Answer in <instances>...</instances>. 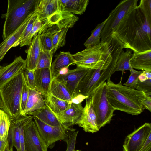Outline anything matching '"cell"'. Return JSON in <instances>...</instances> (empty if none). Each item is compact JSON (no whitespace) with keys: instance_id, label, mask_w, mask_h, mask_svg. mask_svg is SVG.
I'll return each mask as SVG.
<instances>
[{"instance_id":"obj_1","label":"cell","mask_w":151,"mask_h":151,"mask_svg":"<svg viewBox=\"0 0 151 151\" xmlns=\"http://www.w3.org/2000/svg\"><path fill=\"white\" fill-rule=\"evenodd\" d=\"M113 34L123 48L136 52L151 50V24L137 7L124 17Z\"/></svg>"},{"instance_id":"obj_2","label":"cell","mask_w":151,"mask_h":151,"mask_svg":"<svg viewBox=\"0 0 151 151\" xmlns=\"http://www.w3.org/2000/svg\"><path fill=\"white\" fill-rule=\"evenodd\" d=\"M107 96L109 102L114 110H118L132 115L140 114L144 110L142 102L145 94L135 89L123 85L121 80L118 83L107 79Z\"/></svg>"},{"instance_id":"obj_3","label":"cell","mask_w":151,"mask_h":151,"mask_svg":"<svg viewBox=\"0 0 151 151\" xmlns=\"http://www.w3.org/2000/svg\"><path fill=\"white\" fill-rule=\"evenodd\" d=\"M40 0H8L2 37L3 40L13 34L37 7Z\"/></svg>"},{"instance_id":"obj_4","label":"cell","mask_w":151,"mask_h":151,"mask_svg":"<svg viewBox=\"0 0 151 151\" xmlns=\"http://www.w3.org/2000/svg\"><path fill=\"white\" fill-rule=\"evenodd\" d=\"M23 71L0 88L4 111L12 118H16L21 115V102L24 76Z\"/></svg>"},{"instance_id":"obj_5","label":"cell","mask_w":151,"mask_h":151,"mask_svg":"<svg viewBox=\"0 0 151 151\" xmlns=\"http://www.w3.org/2000/svg\"><path fill=\"white\" fill-rule=\"evenodd\" d=\"M77 67L96 69L102 64L111 62L112 58L110 48L106 42L72 54Z\"/></svg>"},{"instance_id":"obj_6","label":"cell","mask_w":151,"mask_h":151,"mask_svg":"<svg viewBox=\"0 0 151 151\" xmlns=\"http://www.w3.org/2000/svg\"><path fill=\"white\" fill-rule=\"evenodd\" d=\"M111 62L102 64L97 69H89L80 82L73 96L80 94L88 98L100 85L111 78L114 73L109 67Z\"/></svg>"},{"instance_id":"obj_7","label":"cell","mask_w":151,"mask_h":151,"mask_svg":"<svg viewBox=\"0 0 151 151\" xmlns=\"http://www.w3.org/2000/svg\"><path fill=\"white\" fill-rule=\"evenodd\" d=\"M107 88L106 82L105 81L96 88L91 95L92 106L95 114L99 129L110 123L115 111L109 102Z\"/></svg>"},{"instance_id":"obj_8","label":"cell","mask_w":151,"mask_h":151,"mask_svg":"<svg viewBox=\"0 0 151 151\" xmlns=\"http://www.w3.org/2000/svg\"><path fill=\"white\" fill-rule=\"evenodd\" d=\"M138 0L121 1L114 9L107 18V19L100 35L101 42H105L111 36L124 17L137 6Z\"/></svg>"},{"instance_id":"obj_9","label":"cell","mask_w":151,"mask_h":151,"mask_svg":"<svg viewBox=\"0 0 151 151\" xmlns=\"http://www.w3.org/2000/svg\"><path fill=\"white\" fill-rule=\"evenodd\" d=\"M33 119L41 137L48 147L59 140L66 142L70 136L76 131V129L72 127L50 126L34 117Z\"/></svg>"},{"instance_id":"obj_10","label":"cell","mask_w":151,"mask_h":151,"mask_svg":"<svg viewBox=\"0 0 151 151\" xmlns=\"http://www.w3.org/2000/svg\"><path fill=\"white\" fill-rule=\"evenodd\" d=\"M150 134L151 124L145 123L127 136L123 145V151H141Z\"/></svg>"},{"instance_id":"obj_11","label":"cell","mask_w":151,"mask_h":151,"mask_svg":"<svg viewBox=\"0 0 151 151\" xmlns=\"http://www.w3.org/2000/svg\"><path fill=\"white\" fill-rule=\"evenodd\" d=\"M25 151H47L48 147L41 137L33 120L24 128Z\"/></svg>"},{"instance_id":"obj_12","label":"cell","mask_w":151,"mask_h":151,"mask_svg":"<svg viewBox=\"0 0 151 151\" xmlns=\"http://www.w3.org/2000/svg\"><path fill=\"white\" fill-rule=\"evenodd\" d=\"M86 100V103L81 114L75 124L83 128L86 132L93 133L98 132L99 129L97 125L95 114L92 106L91 96L90 95Z\"/></svg>"},{"instance_id":"obj_13","label":"cell","mask_w":151,"mask_h":151,"mask_svg":"<svg viewBox=\"0 0 151 151\" xmlns=\"http://www.w3.org/2000/svg\"><path fill=\"white\" fill-rule=\"evenodd\" d=\"M89 69L77 67L69 70L67 73L58 76L56 79L60 81L73 97L80 82Z\"/></svg>"},{"instance_id":"obj_14","label":"cell","mask_w":151,"mask_h":151,"mask_svg":"<svg viewBox=\"0 0 151 151\" xmlns=\"http://www.w3.org/2000/svg\"><path fill=\"white\" fill-rule=\"evenodd\" d=\"M26 68V60L21 56L16 57L11 63L3 67L0 71V88Z\"/></svg>"},{"instance_id":"obj_15","label":"cell","mask_w":151,"mask_h":151,"mask_svg":"<svg viewBox=\"0 0 151 151\" xmlns=\"http://www.w3.org/2000/svg\"><path fill=\"white\" fill-rule=\"evenodd\" d=\"M32 119L33 117L28 115H21L16 118H11L7 138L10 148H13L14 146L17 151H21L19 135L21 126L25 122Z\"/></svg>"},{"instance_id":"obj_16","label":"cell","mask_w":151,"mask_h":151,"mask_svg":"<svg viewBox=\"0 0 151 151\" xmlns=\"http://www.w3.org/2000/svg\"><path fill=\"white\" fill-rule=\"evenodd\" d=\"M83 108L81 103H71L70 106L63 112L54 113L62 124L67 127H72L80 117Z\"/></svg>"},{"instance_id":"obj_17","label":"cell","mask_w":151,"mask_h":151,"mask_svg":"<svg viewBox=\"0 0 151 151\" xmlns=\"http://www.w3.org/2000/svg\"><path fill=\"white\" fill-rule=\"evenodd\" d=\"M35 76V89L41 93L44 97L50 94L52 80L50 68L36 69Z\"/></svg>"},{"instance_id":"obj_18","label":"cell","mask_w":151,"mask_h":151,"mask_svg":"<svg viewBox=\"0 0 151 151\" xmlns=\"http://www.w3.org/2000/svg\"><path fill=\"white\" fill-rule=\"evenodd\" d=\"M37 17L43 23L61 11L60 0H40Z\"/></svg>"},{"instance_id":"obj_19","label":"cell","mask_w":151,"mask_h":151,"mask_svg":"<svg viewBox=\"0 0 151 151\" xmlns=\"http://www.w3.org/2000/svg\"><path fill=\"white\" fill-rule=\"evenodd\" d=\"M40 34L38 33L32 39L26 52V68L29 70H35L41 50Z\"/></svg>"},{"instance_id":"obj_20","label":"cell","mask_w":151,"mask_h":151,"mask_svg":"<svg viewBox=\"0 0 151 151\" xmlns=\"http://www.w3.org/2000/svg\"><path fill=\"white\" fill-rule=\"evenodd\" d=\"M34 10L29 14L23 23L15 32L0 43V62L2 60L8 51L13 47L14 43L20 38Z\"/></svg>"},{"instance_id":"obj_21","label":"cell","mask_w":151,"mask_h":151,"mask_svg":"<svg viewBox=\"0 0 151 151\" xmlns=\"http://www.w3.org/2000/svg\"><path fill=\"white\" fill-rule=\"evenodd\" d=\"M75 63L76 61L69 52H60L51 64L50 69L52 79L58 77L61 70L68 68L70 65Z\"/></svg>"},{"instance_id":"obj_22","label":"cell","mask_w":151,"mask_h":151,"mask_svg":"<svg viewBox=\"0 0 151 151\" xmlns=\"http://www.w3.org/2000/svg\"><path fill=\"white\" fill-rule=\"evenodd\" d=\"M46 106L44 97L36 89L29 88V94L24 110L21 115H26L30 113L44 108Z\"/></svg>"},{"instance_id":"obj_23","label":"cell","mask_w":151,"mask_h":151,"mask_svg":"<svg viewBox=\"0 0 151 151\" xmlns=\"http://www.w3.org/2000/svg\"><path fill=\"white\" fill-rule=\"evenodd\" d=\"M130 64L134 69L151 71V50L134 52L130 60Z\"/></svg>"},{"instance_id":"obj_24","label":"cell","mask_w":151,"mask_h":151,"mask_svg":"<svg viewBox=\"0 0 151 151\" xmlns=\"http://www.w3.org/2000/svg\"><path fill=\"white\" fill-rule=\"evenodd\" d=\"M27 115L36 118L50 126L67 127L59 122L54 113L46 105L44 108L29 113Z\"/></svg>"},{"instance_id":"obj_25","label":"cell","mask_w":151,"mask_h":151,"mask_svg":"<svg viewBox=\"0 0 151 151\" xmlns=\"http://www.w3.org/2000/svg\"><path fill=\"white\" fill-rule=\"evenodd\" d=\"M62 11L81 15L86 10L89 0H60Z\"/></svg>"},{"instance_id":"obj_26","label":"cell","mask_w":151,"mask_h":151,"mask_svg":"<svg viewBox=\"0 0 151 151\" xmlns=\"http://www.w3.org/2000/svg\"><path fill=\"white\" fill-rule=\"evenodd\" d=\"M50 92L56 98L71 103V95L63 84L56 78L52 79Z\"/></svg>"},{"instance_id":"obj_27","label":"cell","mask_w":151,"mask_h":151,"mask_svg":"<svg viewBox=\"0 0 151 151\" xmlns=\"http://www.w3.org/2000/svg\"><path fill=\"white\" fill-rule=\"evenodd\" d=\"M46 105L55 114L60 113L68 108L71 103L60 99L50 94L45 97Z\"/></svg>"},{"instance_id":"obj_28","label":"cell","mask_w":151,"mask_h":151,"mask_svg":"<svg viewBox=\"0 0 151 151\" xmlns=\"http://www.w3.org/2000/svg\"><path fill=\"white\" fill-rule=\"evenodd\" d=\"M69 28L67 27L60 29L53 27L49 28V30L52 34V52L53 53H55L58 49L65 45L66 35Z\"/></svg>"},{"instance_id":"obj_29","label":"cell","mask_w":151,"mask_h":151,"mask_svg":"<svg viewBox=\"0 0 151 151\" xmlns=\"http://www.w3.org/2000/svg\"><path fill=\"white\" fill-rule=\"evenodd\" d=\"M132 50L127 49L124 52L123 50L117 59L115 69V72L118 71L124 72L130 71L132 68L130 65V60L132 55Z\"/></svg>"},{"instance_id":"obj_30","label":"cell","mask_w":151,"mask_h":151,"mask_svg":"<svg viewBox=\"0 0 151 151\" xmlns=\"http://www.w3.org/2000/svg\"><path fill=\"white\" fill-rule=\"evenodd\" d=\"M107 19V18L101 23L98 24L92 31L91 35L84 44L86 48L96 45L101 42V34Z\"/></svg>"},{"instance_id":"obj_31","label":"cell","mask_w":151,"mask_h":151,"mask_svg":"<svg viewBox=\"0 0 151 151\" xmlns=\"http://www.w3.org/2000/svg\"><path fill=\"white\" fill-rule=\"evenodd\" d=\"M11 118L3 110H0V140L7 141Z\"/></svg>"},{"instance_id":"obj_32","label":"cell","mask_w":151,"mask_h":151,"mask_svg":"<svg viewBox=\"0 0 151 151\" xmlns=\"http://www.w3.org/2000/svg\"><path fill=\"white\" fill-rule=\"evenodd\" d=\"M53 54L52 52L45 51L41 47L36 69L50 68Z\"/></svg>"},{"instance_id":"obj_33","label":"cell","mask_w":151,"mask_h":151,"mask_svg":"<svg viewBox=\"0 0 151 151\" xmlns=\"http://www.w3.org/2000/svg\"><path fill=\"white\" fill-rule=\"evenodd\" d=\"M38 13V10L37 6L34 11L30 19L21 35L20 38L19 40L14 43L13 47H15L19 45V44L23 42L27 37L32 30L34 22L37 18Z\"/></svg>"},{"instance_id":"obj_34","label":"cell","mask_w":151,"mask_h":151,"mask_svg":"<svg viewBox=\"0 0 151 151\" xmlns=\"http://www.w3.org/2000/svg\"><path fill=\"white\" fill-rule=\"evenodd\" d=\"M52 35L51 32L46 29L44 32L40 34V37L42 48L45 51L52 52Z\"/></svg>"},{"instance_id":"obj_35","label":"cell","mask_w":151,"mask_h":151,"mask_svg":"<svg viewBox=\"0 0 151 151\" xmlns=\"http://www.w3.org/2000/svg\"><path fill=\"white\" fill-rule=\"evenodd\" d=\"M42 26V23L37 17L34 22L32 30L24 40L19 44L20 47L29 45L32 42V38L38 33Z\"/></svg>"},{"instance_id":"obj_36","label":"cell","mask_w":151,"mask_h":151,"mask_svg":"<svg viewBox=\"0 0 151 151\" xmlns=\"http://www.w3.org/2000/svg\"><path fill=\"white\" fill-rule=\"evenodd\" d=\"M137 7L146 19L151 24V0H141Z\"/></svg>"},{"instance_id":"obj_37","label":"cell","mask_w":151,"mask_h":151,"mask_svg":"<svg viewBox=\"0 0 151 151\" xmlns=\"http://www.w3.org/2000/svg\"><path fill=\"white\" fill-rule=\"evenodd\" d=\"M143 70L137 71L132 69L130 71V74L127 81L123 84L124 86L135 89L136 86L139 81L138 77Z\"/></svg>"},{"instance_id":"obj_38","label":"cell","mask_w":151,"mask_h":151,"mask_svg":"<svg viewBox=\"0 0 151 151\" xmlns=\"http://www.w3.org/2000/svg\"><path fill=\"white\" fill-rule=\"evenodd\" d=\"M24 78L30 89H35V70H29L26 68L23 71Z\"/></svg>"},{"instance_id":"obj_39","label":"cell","mask_w":151,"mask_h":151,"mask_svg":"<svg viewBox=\"0 0 151 151\" xmlns=\"http://www.w3.org/2000/svg\"><path fill=\"white\" fill-rule=\"evenodd\" d=\"M135 89L151 96V79L143 82L139 81L136 86Z\"/></svg>"},{"instance_id":"obj_40","label":"cell","mask_w":151,"mask_h":151,"mask_svg":"<svg viewBox=\"0 0 151 151\" xmlns=\"http://www.w3.org/2000/svg\"><path fill=\"white\" fill-rule=\"evenodd\" d=\"M29 88L26 83L24 76L21 97V113L24 110L26 107L28 96Z\"/></svg>"},{"instance_id":"obj_41","label":"cell","mask_w":151,"mask_h":151,"mask_svg":"<svg viewBox=\"0 0 151 151\" xmlns=\"http://www.w3.org/2000/svg\"><path fill=\"white\" fill-rule=\"evenodd\" d=\"M78 131H75L69 137L66 141L67 147L66 151H74L76 138Z\"/></svg>"},{"instance_id":"obj_42","label":"cell","mask_w":151,"mask_h":151,"mask_svg":"<svg viewBox=\"0 0 151 151\" xmlns=\"http://www.w3.org/2000/svg\"><path fill=\"white\" fill-rule=\"evenodd\" d=\"M142 105L144 109H146L150 112L151 111V96L145 94V97L142 102Z\"/></svg>"},{"instance_id":"obj_43","label":"cell","mask_w":151,"mask_h":151,"mask_svg":"<svg viewBox=\"0 0 151 151\" xmlns=\"http://www.w3.org/2000/svg\"><path fill=\"white\" fill-rule=\"evenodd\" d=\"M138 79L140 82H143L148 79H151V71H143L139 75Z\"/></svg>"},{"instance_id":"obj_44","label":"cell","mask_w":151,"mask_h":151,"mask_svg":"<svg viewBox=\"0 0 151 151\" xmlns=\"http://www.w3.org/2000/svg\"><path fill=\"white\" fill-rule=\"evenodd\" d=\"M88 98V97L81 95H77L72 97L71 102L75 104H81L84 99Z\"/></svg>"},{"instance_id":"obj_45","label":"cell","mask_w":151,"mask_h":151,"mask_svg":"<svg viewBox=\"0 0 151 151\" xmlns=\"http://www.w3.org/2000/svg\"><path fill=\"white\" fill-rule=\"evenodd\" d=\"M151 148V134L145 143L141 151H147Z\"/></svg>"},{"instance_id":"obj_46","label":"cell","mask_w":151,"mask_h":151,"mask_svg":"<svg viewBox=\"0 0 151 151\" xmlns=\"http://www.w3.org/2000/svg\"><path fill=\"white\" fill-rule=\"evenodd\" d=\"M8 145L7 141H4L0 140V151H5Z\"/></svg>"},{"instance_id":"obj_47","label":"cell","mask_w":151,"mask_h":151,"mask_svg":"<svg viewBox=\"0 0 151 151\" xmlns=\"http://www.w3.org/2000/svg\"><path fill=\"white\" fill-rule=\"evenodd\" d=\"M4 107L0 93V110L2 109L4 111Z\"/></svg>"},{"instance_id":"obj_48","label":"cell","mask_w":151,"mask_h":151,"mask_svg":"<svg viewBox=\"0 0 151 151\" xmlns=\"http://www.w3.org/2000/svg\"><path fill=\"white\" fill-rule=\"evenodd\" d=\"M5 151H13V148H10L9 147L8 144L5 150Z\"/></svg>"},{"instance_id":"obj_49","label":"cell","mask_w":151,"mask_h":151,"mask_svg":"<svg viewBox=\"0 0 151 151\" xmlns=\"http://www.w3.org/2000/svg\"><path fill=\"white\" fill-rule=\"evenodd\" d=\"M3 67V66H1L0 65V71L1 70L2 68Z\"/></svg>"},{"instance_id":"obj_50","label":"cell","mask_w":151,"mask_h":151,"mask_svg":"<svg viewBox=\"0 0 151 151\" xmlns=\"http://www.w3.org/2000/svg\"><path fill=\"white\" fill-rule=\"evenodd\" d=\"M147 151H151V148L148 149Z\"/></svg>"},{"instance_id":"obj_51","label":"cell","mask_w":151,"mask_h":151,"mask_svg":"<svg viewBox=\"0 0 151 151\" xmlns=\"http://www.w3.org/2000/svg\"><path fill=\"white\" fill-rule=\"evenodd\" d=\"M74 151H81L80 150H75Z\"/></svg>"}]
</instances>
